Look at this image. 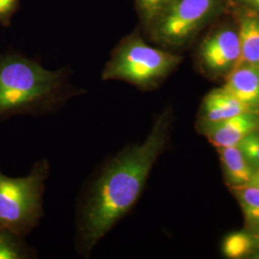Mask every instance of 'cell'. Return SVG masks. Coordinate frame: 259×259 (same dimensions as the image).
<instances>
[{
  "mask_svg": "<svg viewBox=\"0 0 259 259\" xmlns=\"http://www.w3.org/2000/svg\"><path fill=\"white\" fill-rule=\"evenodd\" d=\"M171 110L162 111L146 139L108 157L83 185L76 207L75 249L90 257L98 243L139 202L150 173L166 148Z\"/></svg>",
  "mask_w": 259,
  "mask_h": 259,
  "instance_id": "6da1fadb",
  "label": "cell"
},
{
  "mask_svg": "<svg viewBox=\"0 0 259 259\" xmlns=\"http://www.w3.org/2000/svg\"><path fill=\"white\" fill-rule=\"evenodd\" d=\"M84 93L66 68L50 70L25 56L0 54V121L54 113Z\"/></svg>",
  "mask_w": 259,
  "mask_h": 259,
  "instance_id": "7a4b0ae2",
  "label": "cell"
},
{
  "mask_svg": "<svg viewBox=\"0 0 259 259\" xmlns=\"http://www.w3.org/2000/svg\"><path fill=\"white\" fill-rule=\"evenodd\" d=\"M183 61L181 56L151 47L139 33L123 37L111 51L103 68L104 81L131 83L141 91L155 89Z\"/></svg>",
  "mask_w": 259,
  "mask_h": 259,
  "instance_id": "3957f363",
  "label": "cell"
},
{
  "mask_svg": "<svg viewBox=\"0 0 259 259\" xmlns=\"http://www.w3.org/2000/svg\"><path fill=\"white\" fill-rule=\"evenodd\" d=\"M50 163L36 161L27 176H7L0 170V228L26 238L45 216L44 195Z\"/></svg>",
  "mask_w": 259,
  "mask_h": 259,
  "instance_id": "277c9868",
  "label": "cell"
},
{
  "mask_svg": "<svg viewBox=\"0 0 259 259\" xmlns=\"http://www.w3.org/2000/svg\"><path fill=\"white\" fill-rule=\"evenodd\" d=\"M220 0H173L146 26L149 37L163 47L187 44L217 9Z\"/></svg>",
  "mask_w": 259,
  "mask_h": 259,
  "instance_id": "5b68a950",
  "label": "cell"
},
{
  "mask_svg": "<svg viewBox=\"0 0 259 259\" xmlns=\"http://www.w3.org/2000/svg\"><path fill=\"white\" fill-rule=\"evenodd\" d=\"M240 57L238 32L222 29L203 41L200 58L210 71L217 74L227 73L235 66Z\"/></svg>",
  "mask_w": 259,
  "mask_h": 259,
  "instance_id": "8992f818",
  "label": "cell"
},
{
  "mask_svg": "<svg viewBox=\"0 0 259 259\" xmlns=\"http://www.w3.org/2000/svg\"><path fill=\"white\" fill-rule=\"evenodd\" d=\"M255 132H259V111L204 124V135L216 148L237 146L241 140Z\"/></svg>",
  "mask_w": 259,
  "mask_h": 259,
  "instance_id": "52a82bcc",
  "label": "cell"
},
{
  "mask_svg": "<svg viewBox=\"0 0 259 259\" xmlns=\"http://www.w3.org/2000/svg\"><path fill=\"white\" fill-rule=\"evenodd\" d=\"M223 89L251 109L259 111V66L241 64L232 68Z\"/></svg>",
  "mask_w": 259,
  "mask_h": 259,
  "instance_id": "ba28073f",
  "label": "cell"
},
{
  "mask_svg": "<svg viewBox=\"0 0 259 259\" xmlns=\"http://www.w3.org/2000/svg\"><path fill=\"white\" fill-rule=\"evenodd\" d=\"M255 111L239 101L225 89H217L208 93L203 103L205 122H218Z\"/></svg>",
  "mask_w": 259,
  "mask_h": 259,
  "instance_id": "9c48e42d",
  "label": "cell"
},
{
  "mask_svg": "<svg viewBox=\"0 0 259 259\" xmlns=\"http://www.w3.org/2000/svg\"><path fill=\"white\" fill-rule=\"evenodd\" d=\"M222 161L226 179L231 186L247 185L255 170L243 155L238 146L217 148Z\"/></svg>",
  "mask_w": 259,
  "mask_h": 259,
  "instance_id": "30bf717a",
  "label": "cell"
},
{
  "mask_svg": "<svg viewBox=\"0 0 259 259\" xmlns=\"http://www.w3.org/2000/svg\"><path fill=\"white\" fill-rule=\"evenodd\" d=\"M238 37L240 57L235 66L241 64L259 66V17L251 15L242 17Z\"/></svg>",
  "mask_w": 259,
  "mask_h": 259,
  "instance_id": "8fae6325",
  "label": "cell"
},
{
  "mask_svg": "<svg viewBox=\"0 0 259 259\" xmlns=\"http://www.w3.org/2000/svg\"><path fill=\"white\" fill-rule=\"evenodd\" d=\"M232 192L236 197L244 214L245 223L250 232L259 231V187L247 185L232 186Z\"/></svg>",
  "mask_w": 259,
  "mask_h": 259,
  "instance_id": "7c38bea8",
  "label": "cell"
},
{
  "mask_svg": "<svg viewBox=\"0 0 259 259\" xmlns=\"http://www.w3.org/2000/svg\"><path fill=\"white\" fill-rule=\"evenodd\" d=\"M37 251L18 233L0 228V259L37 258Z\"/></svg>",
  "mask_w": 259,
  "mask_h": 259,
  "instance_id": "4fadbf2b",
  "label": "cell"
},
{
  "mask_svg": "<svg viewBox=\"0 0 259 259\" xmlns=\"http://www.w3.org/2000/svg\"><path fill=\"white\" fill-rule=\"evenodd\" d=\"M255 249L254 236L251 232H232L223 242L222 251L229 258H242L249 255L251 250Z\"/></svg>",
  "mask_w": 259,
  "mask_h": 259,
  "instance_id": "5bb4252c",
  "label": "cell"
},
{
  "mask_svg": "<svg viewBox=\"0 0 259 259\" xmlns=\"http://www.w3.org/2000/svg\"><path fill=\"white\" fill-rule=\"evenodd\" d=\"M173 0H135L139 18L145 27Z\"/></svg>",
  "mask_w": 259,
  "mask_h": 259,
  "instance_id": "9a60e30c",
  "label": "cell"
},
{
  "mask_svg": "<svg viewBox=\"0 0 259 259\" xmlns=\"http://www.w3.org/2000/svg\"><path fill=\"white\" fill-rule=\"evenodd\" d=\"M255 171H259V132L250 134L237 145Z\"/></svg>",
  "mask_w": 259,
  "mask_h": 259,
  "instance_id": "2e32d148",
  "label": "cell"
},
{
  "mask_svg": "<svg viewBox=\"0 0 259 259\" xmlns=\"http://www.w3.org/2000/svg\"><path fill=\"white\" fill-rule=\"evenodd\" d=\"M18 0H0V19L9 17L17 6Z\"/></svg>",
  "mask_w": 259,
  "mask_h": 259,
  "instance_id": "e0dca14e",
  "label": "cell"
},
{
  "mask_svg": "<svg viewBox=\"0 0 259 259\" xmlns=\"http://www.w3.org/2000/svg\"><path fill=\"white\" fill-rule=\"evenodd\" d=\"M239 2L259 16V0H239Z\"/></svg>",
  "mask_w": 259,
  "mask_h": 259,
  "instance_id": "ac0fdd59",
  "label": "cell"
},
{
  "mask_svg": "<svg viewBox=\"0 0 259 259\" xmlns=\"http://www.w3.org/2000/svg\"><path fill=\"white\" fill-rule=\"evenodd\" d=\"M249 184L255 185V186L259 187V171H255V172H254V174H253V176L251 178V180H250V182Z\"/></svg>",
  "mask_w": 259,
  "mask_h": 259,
  "instance_id": "d6986e66",
  "label": "cell"
},
{
  "mask_svg": "<svg viewBox=\"0 0 259 259\" xmlns=\"http://www.w3.org/2000/svg\"><path fill=\"white\" fill-rule=\"evenodd\" d=\"M254 236V243H255V249H259V231L253 233Z\"/></svg>",
  "mask_w": 259,
  "mask_h": 259,
  "instance_id": "ffe728a7",
  "label": "cell"
},
{
  "mask_svg": "<svg viewBox=\"0 0 259 259\" xmlns=\"http://www.w3.org/2000/svg\"><path fill=\"white\" fill-rule=\"evenodd\" d=\"M252 258H259V252H257V253H255V254H253Z\"/></svg>",
  "mask_w": 259,
  "mask_h": 259,
  "instance_id": "44dd1931",
  "label": "cell"
}]
</instances>
